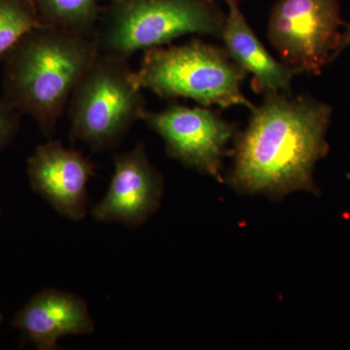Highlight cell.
Wrapping results in <instances>:
<instances>
[{
  "label": "cell",
  "mask_w": 350,
  "mask_h": 350,
  "mask_svg": "<svg viewBox=\"0 0 350 350\" xmlns=\"http://www.w3.org/2000/svg\"><path fill=\"white\" fill-rule=\"evenodd\" d=\"M234 137L229 183L239 192L282 198L296 191L317 194L315 165L328 154L332 108L310 96L267 92Z\"/></svg>",
  "instance_id": "obj_1"
},
{
  "label": "cell",
  "mask_w": 350,
  "mask_h": 350,
  "mask_svg": "<svg viewBox=\"0 0 350 350\" xmlns=\"http://www.w3.org/2000/svg\"><path fill=\"white\" fill-rule=\"evenodd\" d=\"M98 54L96 36L38 25L3 61V96L51 137Z\"/></svg>",
  "instance_id": "obj_2"
},
{
  "label": "cell",
  "mask_w": 350,
  "mask_h": 350,
  "mask_svg": "<svg viewBox=\"0 0 350 350\" xmlns=\"http://www.w3.org/2000/svg\"><path fill=\"white\" fill-rule=\"evenodd\" d=\"M144 52L140 68L135 71L142 89L163 98H189L206 107H255L241 91L247 73L224 47L195 39Z\"/></svg>",
  "instance_id": "obj_3"
},
{
  "label": "cell",
  "mask_w": 350,
  "mask_h": 350,
  "mask_svg": "<svg viewBox=\"0 0 350 350\" xmlns=\"http://www.w3.org/2000/svg\"><path fill=\"white\" fill-rule=\"evenodd\" d=\"M225 18L216 0H110L96 27L98 52L130 59L188 34L220 39Z\"/></svg>",
  "instance_id": "obj_4"
},
{
  "label": "cell",
  "mask_w": 350,
  "mask_h": 350,
  "mask_svg": "<svg viewBox=\"0 0 350 350\" xmlns=\"http://www.w3.org/2000/svg\"><path fill=\"white\" fill-rule=\"evenodd\" d=\"M130 59L98 52L71 94L70 137L94 151L115 148L146 108Z\"/></svg>",
  "instance_id": "obj_5"
},
{
  "label": "cell",
  "mask_w": 350,
  "mask_h": 350,
  "mask_svg": "<svg viewBox=\"0 0 350 350\" xmlns=\"http://www.w3.org/2000/svg\"><path fill=\"white\" fill-rule=\"evenodd\" d=\"M344 24L338 0H278L269 15L268 38L294 75H319L337 57Z\"/></svg>",
  "instance_id": "obj_6"
},
{
  "label": "cell",
  "mask_w": 350,
  "mask_h": 350,
  "mask_svg": "<svg viewBox=\"0 0 350 350\" xmlns=\"http://www.w3.org/2000/svg\"><path fill=\"white\" fill-rule=\"evenodd\" d=\"M142 120L162 137L170 157L221 180L226 147L237 130L219 113L206 107L170 105L158 112L146 110Z\"/></svg>",
  "instance_id": "obj_7"
},
{
  "label": "cell",
  "mask_w": 350,
  "mask_h": 350,
  "mask_svg": "<svg viewBox=\"0 0 350 350\" xmlns=\"http://www.w3.org/2000/svg\"><path fill=\"white\" fill-rule=\"evenodd\" d=\"M29 185L57 213L79 222L87 215V187L96 167L79 151L50 140L39 145L27 162Z\"/></svg>",
  "instance_id": "obj_8"
},
{
  "label": "cell",
  "mask_w": 350,
  "mask_h": 350,
  "mask_svg": "<svg viewBox=\"0 0 350 350\" xmlns=\"http://www.w3.org/2000/svg\"><path fill=\"white\" fill-rule=\"evenodd\" d=\"M163 193V176L149 161L144 144L115 157L114 172L105 198L92 209L103 223H120L130 229L156 213Z\"/></svg>",
  "instance_id": "obj_9"
},
{
  "label": "cell",
  "mask_w": 350,
  "mask_h": 350,
  "mask_svg": "<svg viewBox=\"0 0 350 350\" xmlns=\"http://www.w3.org/2000/svg\"><path fill=\"white\" fill-rule=\"evenodd\" d=\"M12 326L39 350L59 349L61 338L94 332L86 301L56 288L34 294L16 313Z\"/></svg>",
  "instance_id": "obj_10"
},
{
  "label": "cell",
  "mask_w": 350,
  "mask_h": 350,
  "mask_svg": "<svg viewBox=\"0 0 350 350\" xmlns=\"http://www.w3.org/2000/svg\"><path fill=\"white\" fill-rule=\"evenodd\" d=\"M228 7L221 38L232 61L252 75V89L256 93H292L295 75L282 62L266 49L239 8L238 0H223Z\"/></svg>",
  "instance_id": "obj_11"
},
{
  "label": "cell",
  "mask_w": 350,
  "mask_h": 350,
  "mask_svg": "<svg viewBox=\"0 0 350 350\" xmlns=\"http://www.w3.org/2000/svg\"><path fill=\"white\" fill-rule=\"evenodd\" d=\"M101 0H32L41 25L96 36Z\"/></svg>",
  "instance_id": "obj_12"
},
{
  "label": "cell",
  "mask_w": 350,
  "mask_h": 350,
  "mask_svg": "<svg viewBox=\"0 0 350 350\" xmlns=\"http://www.w3.org/2000/svg\"><path fill=\"white\" fill-rule=\"evenodd\" d=\"M38 25V13L27 0H0V62Z\"/></svg>",
  "instance_id": "obj_13"
},
{
  "label": "cell",
  "mask_w": 350,
  "mask_h": 350,
  "mask_svg": "<svg viewBox=\"0 0 350 350\" xmlns=\"http://www.w3.org/2000/svg\"><path fill=\"white\" fill-rule=\"evenodd\" d=\"M21 113L4 98L0 96V152L13 142L20 128Z\"/></svg>",
  "instance_id": "obj_14"
},
{
  "label": "cell",
  "mask_w": 350,
  "mask_h": 350,
  "mask_svg": "<svg viewBox=\"0 0 350 350\" xmlns=\"http://www.w3.org/2000/svg\"><path fill=\"white\" fill-rule=\"evenodd\" d=\"M350 45V24L347 25L345 27V31L342 32V36H340V44H338V48L337 51V57L340 53L342 52L345 49V48L349 47Z\"/></svg>",
  "instance_id": "obj_15"
},
{
  "label": "cell",
  "mask_w": 350,
  "mask_h": 350,
  "mask_svg": "<svg viewBox=\"0 0 350 350\" xmlns=\"http://www.w3.org/2000/svg\"><path fill=\"white\" fill-rule=\"evenodd\" d=\"M2 320H3V315H2L1 312H0V323H1Z\"/></svg>",
  "instance_id": "obj_16"
},
{
  "label": "cell",
  "mask_w": 350,
  "mask_h": 350,
  "mask_svg": "<svg viewBox=\"0 0 350 350\" xmlns=\"http://www.w3.org/2000/svg\"><path fill=\"white\" fill-rule=\"evenodd\" d=\"M27 1H29V3H31V4H32V5H33V2H32V0H27ZM33 7H34V6H33ZM34 9H36V8H34Z\"/></svg>",
  "instance_id": "obj_17"
},
{
  "label": "cell",
  "mask_w": 350,
  "mask_h": 350,
  "mask_svg": "<svg viewBox=\"0 0 350 350\" xmlns=\"http://www.w3.org/2000/svg\"><path fill=\"white\" fill-rule=\"evenodd\" d=\"M1 215H2L1 209H0V218H1Z\"/></svg>",
  "instance_id": "obj_18"
}]
</instances>
